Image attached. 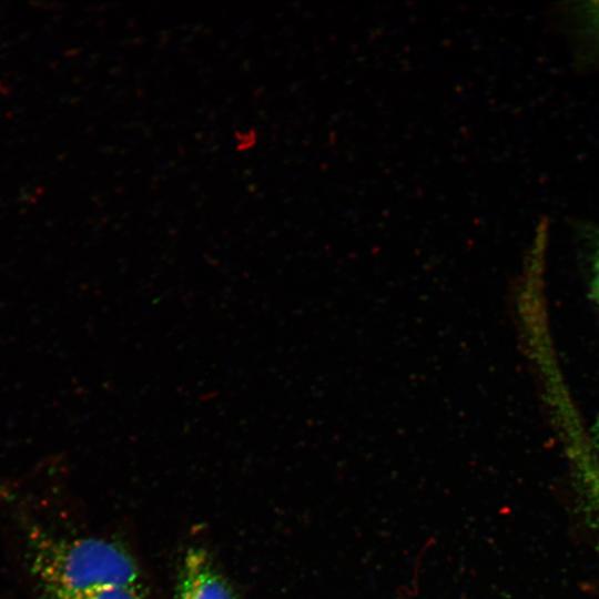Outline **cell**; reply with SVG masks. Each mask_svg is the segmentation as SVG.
Listing matches in <instances>:
<instances>
[{"instance_id": "5", "label": "cell", "mask_w": 599, "mask_h": 599, "mask_svg": "<svg viewBox=\"0 0 599 599\" xmlns=\"http://www.w3.org/2000/svg\"><path fill=\"white\" fill-rule=\"evenodd\" d=\"M588 10L590 12V17H591L593 23L599 29V1H595V2L589 3V9Z\"/></svg>"}, {"instance_id": "3", "label": "cell", "mask_w": 599, "mask_h": 599, "mask_svg": "<svg viewBox=\"0 0 599 599\" xmlns=\"http://www.w3.org/2000/svg\"><path fill=\"white\" fill-rule=\"evenodd\" d=\"M44 599H143L140 587L111 586L91 590L88 592Z\"/></svg>"}, {"instance_id": "4", "label": "cell", "mask_w": 599, "mask_h": 599, "mask_svg": "<svg viewBox=\"0 0 599 599\" xmlns=\"http://www.w3.org/2000/svg\"><path fill=\"white\" fill-rule=\"evenodd\" d=\"M592 291L599 305V237L596 240L592 251Z\"/></svg>"}, {"instance_id": "2", "label": "cell", "mask_w": 599, "mask_h": 599, "mask_svg": "<svg viewBox=\"0 0 599 599\" xmlns=\"http://www.w3.org/2000/svg\"><path fill=\"white\" fill-rule=\"evenodd\" d=\"M172 599H235L226 580L203 549H190Z\"/></svg>"}, {"instance_id": "6", "label": "cell", "mask_w": 599, "mask_h": 599, "mask_svg": "<svg viewBox=\"0 0 599 599\" xmlns=\"http://www.w3.org/2000/svg\"><path fill=\"white\" fill-rule=\"evenodd\" d=\"M595 434L597 436V438L599 439V416L596 420V424H595Z\"/></svg>"}, {"instance_id": "1", "label": "cell", "mask_w": 599, "mask_h": 599, "mask_svg": "<svg viewBox=\"0 0 599 599\" xmlns=\"http://www.w3.org/2000/svg\"><path fill=\"white\" fill-rule=\"evenodd\" d=\"M29 558L44 598L74 596L111 586L140 587L133 558L119 545L101 538L63 539L38 532Z\"/></svg>"}]
</instances>
